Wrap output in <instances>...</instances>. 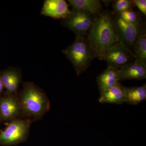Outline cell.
<instances>
[{"mask_svg":"<svg viewBox=\"0 0 146 146\" xmlns=\"http://www.w3.org/2000/svg\"><path fill=\"white\" fill-rule=\"evenodd\" d=\"M4 87L3 85L1 79L0 78V97L2 96V94L4 92Z\"/></svg>","mask_w":146,"mask_h":146,"instance_id":"ffe728a7","label":"cell"},{"mask_svg":"<svg viewBox=\"0 0 146 146\" xmlns=\"http://www.w3.org/2000/svg\"><path fill=\"white\" fill-rule=\"evenodd\" d=\"M67 2L64 0H46L44 2L41 14L56 19H63L69 14Z\"/></svg>","mask_w":146,"mask_h":146,"instance_id":"30bf717a","label":"cell"},{"mask_svg":"<svg viewBox=\"0 0 146 146\" xmlns=\"http://www.w3.org/2000/svg\"><path fill=\"white\" fill-rule=\"evenodd\" d=\"M0 78L5 89L4 94L18 95L22 81V72L20 69L10 67L0 72Z\"/></svg>","mask_w":146,"mask_h":146,"instance_id":"9c48e42d","label":"cell"},{"mask_svg":"<svg viewBox=\"0 0 146 146\" xmlns=\"http://www.w3.org/2000/svg\"><path fill=\"white\" fill-rule=\"evenodd\" d=\"M24 118L18 95H6L0 97V122Z\"/></svg>","mask_w":146,"mask_h":146,"instance_id":"ba28073f","label":"cell"},{"mask_svg":"<svg viewBox=\"0 0 146 146\" xmlns=\"http://www.w3.org/2000/svg\"><path fill=\"white\" fill-rule=\"evenodd\" d=\"M86 39L95 57L100 58L108 50L119 43L115 20L108 12L96 16Z\"/></svg>","mask_w":146,"mask_h":146,"instance_id":"6da1fadb","label":"cell"},{"mask_svg":"<svg viewBox=\"0 0 146 146\" xmlns=\"http://www.w3.org/2000/svg\"><path fill=\"white\" fill-rule=\"evenodd\" d=\"M119 42L132 51L135 42L142 33L140 25L129 23L118 16L115 21Z\"/></svg>","mask_w":146,"mask_h":146,"instance_id":"52a82bcc","label":"cell"},{"mask_svg":"<svg viewBox=\"0 0 146 146\" xmlns=\"http://www.w3.org/2000/svg\"><path fill=\"white\" fill-rule=\"evenodd\" d=\"M32 120L19 118L9 122L5 129L0 132V145H14L23 142L29 135Z\"/></svg>","mask_w":146,"mask_h":146,"instance_id":"277c9868","label":"cell"},{"mask_svg":"<svg viewBox=\"0 0 146 146\" xmlns=\"http://www.w3.org/2000/svg\"><path fill=\"white\" fill-rule=\"evenodd\" d=\"M100 58L107 63L108 67L119 70L134 59L132 52L119 42L110 48Z\"/></svg>","mask_w":146,"mask_h":146,"instance_id":"8992f818","label":"cell"},{"mask_svg":"<svg viewBox=\"0 0 146 146\" xmlns=\"http://www.w3.org/2000/svg\"><path fill=\"white\" fill-rule=\"evenodd\" d=\"M99 102L101 103L122 104L126 103L124 86L119 82L100 94Z\"/></svg>","mask_w":146,"mask_h":146,"instance_id":"7c38bea8","label":"cell"},{"mask_svg":"<svg viewBox=\"0 0 146 146\" xmlns=\"http://www.w3.org/2000/svg\"><path fill=\"white\" fill-rule=\"evenodd\" d=\"M119 71L120 80H142L146 78V63L134 59Z\"/></svg>","mask_w":146,"mask_h":146,"instance_id":"8fae6325","label":"cell"},{"mask_svg":"<svg viewBox=\"0 0 146 146\" xmlns=\"http://www.w3.org/2000/svg\"><path fill=\"white\" fill-rule=\"evenodd\" d=\"M62 52L72 63L78 76L88 69L96 58L86 36H76L72 44Z\"/></svg>","mask_w":146,"mask_h":146,"instance_id":"3957f363","label":"cell"},{"mask_svg":"<svg viewBox=\"0 0 146 146\" xmlns=\"http://www.w3.org/2000/svg\"><path fill=\"white\" fill-rule=\"evenodd\" d=\"M133 1L130 0H117L114 2L113 9L118 15L126 11L131 10L135 6Z\"/></svg>","mask_w":146,"mask_h":146,"instance_id":"e0dca14e","label":"cell"},{"mask_svg":"<svg viewBox=\"0 0 146 146\" xmlns=\"http://www.w3.org/2000/svg\"><path fill=\"white\" fill-rule=\"evenodd\" d=\"M119 16L124 21L133 25H140V18L138 14L132 9L120 13Z\"/></svg>","mask_w":146,"mask_h":146,"instance_id":"ac0fdd59","label":"cell"},{"mask_svg":"<svg viewBox=\"0 0 146 146\" xmlns=\"http://www.w3.org/2000/svg\"><path fill=\"white\" fill-rule=\"evenodd\" d=\"M119 80V70L112 67H108L97 78V83L100 93L101 94L114 86Z\"/></svg>","mask_w":146,"mask_h":146,"instance_id":"4fadbf2b","label":"cell"},{"mask_svg":"<svg viewBox=\"0 0 146 146\" xmlns=\"http://www.w3.org/2000/svg\"><path fill=\"white\" fill-rule=\"evenodd\" d=\"M132 52L134 59L146 63V33L145 31L136 40L133 45Z\"/></svg>","mask_w":146,"mask_h":146,"instance_id":"2e32d148","label":"cell"},{"mask_svg":"<svg viewBox=\"0 0 146 146\" xmlns=\"http://www.w3.org/2000/svg\"><path fill=\"white\" fill-rule=\"evenodd\" d=\"M96 16L89 12L73 8L65 18L62 25L74 32L76 36H87Z\"/></svg>","mask_w":146,"mask_h":146,"instance_id":"5b68a950","label":"cell"},{"mask_svg":"<svg viewBox=\"0 0 146 146\" xmlns=\"http://www.w3.org/2000/svg\"><path fill=\"white\" fill-rule=\"evenodd\" d=\"M134 4L136 5L139 10L144 15H146V0H134Z\"/></svg>","mask_w":146,"mask_h":146,"instance_id":"d6986e66","label":"cell"},{"mask_svg":"<svg viewBox=\"0 0 146 146\" xmlns=\"http://www.w3.org/2000/svg\"><path fill=\"white\" fill-rule=\"evenodd\" d=\"M126 103L136 105L146 100V85L140 86L124 87Z\"/></svg>","mask_w":146,"mask_h":146,"instance_id":"5bb4252c","label":"cell"},{"mask_svg":"<svg viewBox=\"0 0 146 146\" xmlns=\"http://www.w3.org/2000/svg\"><path fill=\"white\" fill-rule=\"evenodd\" d=\"M18 97L24 118L33 121L40 119L50 108L46 94L33 82H24Z\"/></svg>","mask_w":146,"mask_h":146,"instance_id":"7a4b0ae2","label":"cell"},{"mask_svg":"<svg viewBox=\"0 0 146 146\" xmlns=\"http://www.w3.org/2000/svg\"><path fill=\"white\" fill-rule=\"evenodd\" d=\"M73 8L85 11L94 16L100 13L102 5L98 0H69Z\"/></svg>","mask_w":146,"mask_h":146,"instance_id":"9a60e30c","label":"cell"}]
</instances>
